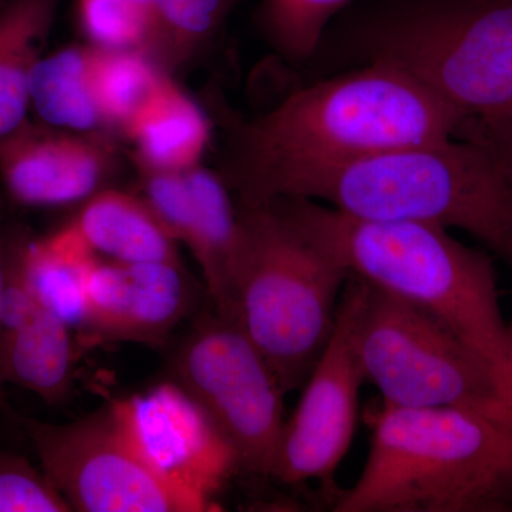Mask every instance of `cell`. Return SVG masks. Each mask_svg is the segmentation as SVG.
<instances>
[{
  "label": "cell",
  "instance_id": "obj_1",
  "mask_svg": "<svg viewBox=\"0 0 512 512\" xmlns=\"http://www.w3.org/2000/svg\"><path fill=\"white\" fill-rule=\"evenodd\" d=\"M464 117L384 63L296 90L251 120L228 126L222 178L235 201L266 204L293 184L390 148L457 136Z\"/></svg>",
  "mask_w": 512,
  "mask_h": 512
},
{
  "label": "cell",
  "instance_id": "obj_28",
  "mask_svg": "<svg viewBox=\"0 0 512 512\" xmlns=\"http://www.w3.org/2000/svg\"><path fill=\"white\" fill-rule=\"evenodd\" d=\"M508 353H510V363L512 370V323L508 325Z\"/></svg>",
  "mask_w": 512,
  "mask_h": 512
},
{
  "label": "cell",
  "instance_id": "obj_24",
  "mask_svg": "<svg viewBox=\"0 0 512 512\" xmlns=\"http://www.w3.org/2000/svg\"><path fill=\"white\" fill-rule=\"evenodd\" d=\"M77 23L87 43L147 55L156 32L154 0H77Z\"/></svg>",
  "mask_w": 512,
  "mask_h": 512
},
{
  "label": "cell",
  "instance_id": "obj_18",
  "mask_svg": "<svg viewBox=\"0 0 512 512\" xmlns=\"http://www.w3.org/2000/svg\"><path fill=\"white\" fill-rule=\"evenodd\" d=\"M59 0L0 3V140L30 120V80L45 56Z\"/></svg>",
  "mask_w": 512,
  "mask_h": 512
},
{
  "label": "cell",
  "instance_id": "obj_29",
  "mask_svg": "<svg viewBox=\"0 0 512 512\" xmlns=\"http://www.w3.org/2000/svg\"><path fill=\"white\" fill-rule=\"evenodd\" d=\"M0 3H2V0H0Z\"/></svg>",
  "mask_w": 512,
  "mask_h": 512
},
{
  "label": "cell",
  "instance_id": "obj_5",
  "mask_svg": "<svg viewBox=\"0 0 512 512\" xmlns=\"http://www.w3.org/2000/svg\"><path fill=\"white\" fill-rule=\"evenodd\" d=\"M244 231L235 322L286 394L301 389L332 338L349 274L272 204H238Z\"/></svg>",
  "mask_w": 512,
  "mask_h": 512
},
{
  "label": "cell",
  "instance_id": "obj_16",
  "mask_svg": "<svg viewBox=\"0 0 512 512\" xmlns=\"http://www.w3.org/2000/svg\"><path fill=\"white\" fill-rule=\"evenodd\" d=\"M136 167L185 173L202 163L212 127L204 110L167 76L121 131Z\"/></svg>",
  "mask_w": 512,
  "mask_h": 512
},
{
  "label": "cell",
  "instance_id": "obj_13",
  "mask_svg": "<svg viewBox=\"0 0 512 512\" xmlns=\"http://www.w3.org/2000/svg\"><path fill=\"white\" fill-rule=\"evenodd\" d=\"M86 332L99 342L158 346L191 311L195 299L183 264H119L94 259L87 275Z\"/></svg>",
  "mask_w": 512,
  "mask_h": 512
},
{
  "label": "cell",
  "instance_id": "obj_12",
  "mask_svg": "<svg viewBox=\"0 0 512 512\" xmlns=\"http://www.w3.org/2000/svg\"><path fill=\"white\" fill-rule=\"evenodd\" d=\"M116 167L113 133H73L29 120L0 140V180L29 208L83 204L106 188Z\"/></svg>",
  "mask_w": 512,
  "mask_h": 512
},
{
  "label": "cell",
  "instance_id": "obj_25",
  "mask_svg": "<svg viewBox=\"0 0 512 512\" xmlns=\"http://www.w3.org/2000/svg\"><path fill=\"white\" fill-rule=\"evenodd\" d=\"M0 512H73L42 468L0 448Z\"/></svg>",
  "mask_w": 512,
  "mask_h": 512
},
{
  "label": "cell",
  "instance_id": "obj_10",
  "mask_svg": "<svg viewBox=\"0 0 512 512\" xmlns=\"http://www.w3.org/2000/svg\"><path fill=\"white\" fill-rule=\"evenodd\" d=\"M144 466L165 484L217 510L214 497L239 473L237 457L200 403L173 379L109 404Z\"/></svg>",
  "mask_w": 512,
  "mask_h": 512
},
{
  "label": "cell",
  "instance_id": "obj_22",
  "mask_svg": "<svg viewBox=\"0 0 512 512\" xmlns=\"http://www.w3.org/2000/svg\"><path fill=\"white\" fill-rule=\"evenodd\" d=\"M167 76L140 50L96 47L94 93L107 130L121 134Z\"/></svg>",
  "mask_w": 512,
  "mask_h": 512
},
{
  "label": "cell",
  "instance_id": "obj_4",
  "mask_svg": "<svg viewBox=\"0 0 512 512\" xmlns=\"http://www.w3.org/2000/svg\"><path fill=\"white\" fill-rule=\"evenodd\" d=\"M288 197L325 202L363 220L463 229L512 266V183L468 138L357 158L302 178L282 198Z\"/></svg>",
  "mask_w": 512,
  "mask_h": 512
},
{
  "label": "cell",
  "instance_id": "obj_2",
  "mask_svg": "<svg viewBox=\"0 0 512 512\" xmlns=\"http://www.w3.org/2000/svg\"><path fill=\"white\" fill-rule=\"evenodd\" d=\"M269 204L349 275L443 320L490 363L512 403L508 325L490 255L436 224L363 220L308 198Z\"/></svg>",
  "mask_w": 512,
  "mask_h": 512
},
{
  "label": "cell",
  "instance_id": "obj_11",
  "mask_svg": "<svg viewBox=\"0 0 512 512\" xmlns=\"http://www.w3.org/2000/svg\"><path fill=\"white\" fill-rule=\"evenodd\" d=\"M356 296V279L350 275L332 338L302 386L298 407L285 421L271 474L282 484H332L355 437L360 387L366 382L353 339Z\"/></svg>",
  "mask_w": 512,
  "mask_h": 512
},
{
  "label": "cell",
  "instance_id": "obj_8",
  "mask_svg": "<svg viewBox=\"0 0 512 512\" xmlns=\"http://www.w3.org/2000/svg\"><path fill=\"white\" fill-rule=\"evenodd\" d=\"M171 379L201 404L237 457L239 473L271 477L284 431L285 392L235 320L212 308L195 320Z\"/></svg>",
  "mask_w": 512,
  "mask_h": 512
},
{
  "label": "cell",
  "instance_id": "obj_19",
  "mask_svg": "<svg viewBox=\"0 0 512 512\" xmlns=\"http://www.w3.org/2000/svg\"><path fill=\"white\" fill-rule=\"evenodd\" d=\"M40 303L69 328L86 329V284L94 255L69 224L40 238L9 242Z\"/></svg>",
  "mask_w": 512,
  "mask_h": 512
},
{
  "label": "cell",
  "instance_id": "obj_3",
  "mask_svg": "<svg viewBox=\"0 0 512 512\" xmlns=\"http://www.w3.org/2000/svg\"><path fill=\"white\" fill-rule=\"evenodd\" d=\"M369 456L335 512H511L512 421L453 407L382 403Z\"/></svg>",
  "mask_w": 512,
  "mask_h": 512
},
{
  "label": "cell",
  "instance_id": "obj_15",
  "mask_svg": "<svg viewBox=\"0 0 512 512\" xmlns=\"http://www.w3.org/2000/svg\"><path fill=\"white\" fill-rule=\"evenodd\" d=\"M87 248L119 264H183L177 242L140 194L103 188L69 222Z\"/></svg>",
  "mask_w": 512,
  "mask_h": 512
},
{
  "label": "cell",
  "instance_id": "obj_27",
  "mask_svg": "<svg viewBox=\"0 0 512 512\" xmlns=\"http://www.w3.org/2000/svg\"><path fill=\"white\" fill-rule=\"evenodd\" d=\"M5 244L0 239V299H2L3 284H5ZM3 384L0 382V396H2Z\"/></svg>",
  "mask_w": 512,
  "mask_h": 512
},
{
  "label": "cell",
  "instance_id": "obj_9",
  "mask_svg": "<svg viewBox=\"0 0 512 512\" xmlns=\"http://www.w3.org/2000/svg\"><path fill=\"white\" fill-rule=\"evenodd\" d=\"M40 466L79 512H202L205 508L154 476L117 426L110 407L55 424L13 413Z\"/></svg>",
  "mask_w": 512,
  "mask_h": 512
},
{
  "label": "cell",
  "instance_id": "obj_23",
  "mask_svg": "<svg viewBox=\"0 0 512 512\" xmlns=\"http://www.w3.org/2000/svg\"><path fill=\"white\" fill-rule=\"evenodd\" d=\"M350 0H264L266 39L286 62L301 64L318 52L330 20Z\"/></svg>",
  "mask_w": 512,
  "mask_h": 512
},
{
  "label": "cell",
  "instance_id": "obj_26",
  "mask_svg": "<svg viewBox=\"0 0 512 512\" xmlns=\"http://www.w3.org/2000/svg\"><path fill=\"white\" fill-rule=\"evenodd\" d=\"M461 131L463 138L476 141L493 157L495 164L512 183V94L493 116L468 123Z\"/></svg>",
  "mask_w": 512,
  "mask_h": 512
},
{
  "label": "cell",
  "instance_id": "obj_6",
  "mask_svg": "<svg viewBox=\"0 0 512 512\" xmlns=\"http://www.w3.org/2000/svg\"><path fill=\"white\" fill-rule=\"evenodd\" d=\"M355 49L476 123L512 94V0H406L363 25Z\"/></svg>",
  "mask_w": 512,
  "mask_h": 512
},
{
  "label": "cell",
  "instance_id": "obj_30",
  "mask_svg": "<svg viewBox=\"0 0 512 512\" xmlns=\"http://www.w3.org/2000/svg\"><path fill=\"white\" fill-rule=\"evenodd\" d=\"M0 397H2V396H0Z\"/></svg>",
  "mask_w": 512,
  "mask_h": 512
},
{
  "label": "cell",
  "instance_id": "obj_14",
  "mask_svg": "<svg viewBox=\"0 0 512 512\" xmlns=\"http://www.w3.org/2000/svg\"><path fill=\"white\" fill-rule=\"evenodd\" d=\"M184 174L194 204L187 248L200 266L212 308L235 320V284L244 244L237 201L218 171L200 164Z\"/></svg>",
  "mask_w": 512,
  "mask_h": 512
},
{
  "label": "cell",
  "instance_id": "obj_17",
  "mask_svg": "<svg viewBox=\"0 0 512 512\" xmlns=\"http://www.w3.org/2000/svg\"><path fill=\"white\" fill-rule=\"evenodd\" d=\"M72 328L45 306L16 328L0 330V382L35 393L49 406L72 390L76 346Z\"/></svg>",
  "mask_w": 512,
  "mask_h": 512
},
{
  "label": "cell",
  "instance_id": "obj_21",
  "mask_svg": "<svg viewBox=\"0 0 512 512\" xmlns=\"http://www.w3.org/2000/svg\"><path fill=\"white\" fill-rule=\"evenodd\" d=\"M241 0H154L156 32L147 56L174 76L210 52Z\"/></svg>",
  "mask_w": 512,
  "mask_h": 512
},
{
  "label": "cell",
  "instance_id": "obj_20",
  "mask_svg": "<svg viewBox=\"0 0 512 512\" xmlns=\"http://www.w3.org/2000/svg\"><path fill=\"white\" fill-rule=\"evenodd\" d=\"M94 56L96 47L86 43L40 59L29 89L30 111L39 123L73 133L109 131L94 93Z\"/></svg>",
  "mask_w": 512,
  "mask_h": 512
},
{
  "label": "cell",
  "instance_id": "obj_7",
  "mask_svg": "<svg viewBox=\"0 0 512 512\" xmlns=\"http://www.w3.org/2000/svg\"><path fill=\"white\" fill-rule=\"evenodd\" d=\"M353 278L357 359L383 403L453 407L512 421L501 380L466 340L416 303Z\"/></svg>",
  "mask_w": 512,
  "mask_h": 512
}]
</instances>
